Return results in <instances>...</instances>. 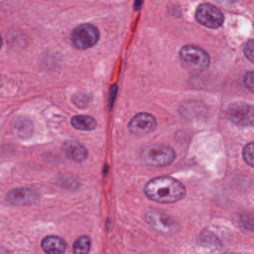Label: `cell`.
I'll list each match as a JSON object with an SVG mask.
<instances>
[{"label": "cell", "mask_w": 254, "mask_h": 254, "mask_svg": "<svg viewBox=\"0 0 254 254\" xmlns=\"http://www.w3.org/2000/svg\"><path fill=\"white\" fill-rule=\"evenodd\" d=\"M144 191L150 199L161 203L176 202L186 195L185 186L171 177L152 179L146 184Z\"/></svg>", "instance_id": "6da1fadb"}, {"label": "cell", "mask_w": 254, "mask_h": 254, "mask_svg": "<svg viewBox=\"0 0 254 254\" xmlns=\"http://www.w3.org/2000/svg\"><path fill=\"white\" fill-rule=\"evenodd\" d=\"M182 64L190 71L199 72L205 70L210 62L208 54L195 46H185L180 51Z\"/></svg>", "instance_id": "7a4b0ae2"}, {"label": "cell", "mask_w": 254, "mask_h": 254, "mask_svg": "<svg viewBox=\"0 0 254 254\" xmlns=\"http://www.w3.org/2000/svg\"><path fill=\"white\" fill-rule=\"evenodd\" d=\"M176 158V153L173 148L161 145L153 144L145 147L141 152L142 161L149 166L164 167L170 165Z\"/></svg>", "instance_id": "3957f363"}, {"label": "cell", "mask_w": 254, "mask_h": 254, "mask_svg": "<svg viewBox=\"0 0 254 254\" xmlns=\"http://www.w3.org/2000/svg\"><path fill=\"white\" fill-rule=\"evenodd\" d=\"M99 40L98 29L91 24H81L71 33V41L78 49L93 47Z\"/></svg>", "instance_id": "277c9868"}, {"label": "cell", "mask_w": 254, "mask_h": 254, "mask_svg": "<svg viewBox=\"0 0 254 254\" xmlns=\"http://www.w3.org/2000/svg\"><path fill=\"white\" fill-rule=\"evenodd\" d=\"M195 19L202 26L210 29H217L223 24V15L220 10L208 3H202L197 7Z\"/></svg>", "instance_id": "5b68a950"}, {"label": "cell", "mask_w": 254, "mask_h": 254, "mask_svg": "<svg viewBox=\"0 0 254 254\" xmlns=\"http://www.w3.org/2000/svg\"><path fill=\"white\" fill-rule=\"evenodd\" d=\"M146 220L154 229L164 234L174 233L178 229V224L172 216L158 210L148 211L146 214Z\"/></svg>", "instance_id": "8992f818"}, {"label": "cell", "mask_w": 254, "mask_h": 254, "mask_svg": "<svg viewBox=\"0 0 254 254\" xmlns=\"http://www.w3.org/2000/svg\"><path fill=\"white\" fill-rule=\"evenodd\" d=\"M253 106L246 103H233L229 106L227 111L229 119L239 126L253 125Z\"/></svg>", "instance_id": "52a82bcc"}, {"label": "cell", "mask_w": 254, "mask_h": 254, "mask_svg": "<svg viewBox=\"0 0 254 254\" xmlns=\"http://www.w3.org/2000/svg\"><path fill=\"white\" fill-rule=\"evenodd\" d=\"M157 121L155 117L149 113H138L136 114L128 124V129L133 135L141 136L151 133L155 130Z\"/></svg>", "instance_id": "ba28073f"}, {"label": "cell", "mask_w": 254, "mask_h": 254, "mask_svg": "<svg viewBox=\"0 0 254 254\" xmlns=\"http://www.w3.org/2000/svg\"><path fill=\"white\" fill-rule=\"evenodd\" d=\"M38 198L37 192L32 189L21 188L12 190L8 193V200L14 205H26L31 204Z\"/></svg>", "instance_id": "9c48e42d"}, {"label": "cell", "mask_w": 254, "mask_h": 254, "mask_svg": "<svg viewBox=\"0 0 254 254\" xmlns=\"http://www.w3.org/2000/svg\"><path fill=\"white\" fill-rule=\"evenodd\" d=\"M63 150L65 155L74 162H82L87 157V150L76 141H67L64 144Z\"/></svg>", "instance_id": "30bf717a"}, {"label": "cell", "mask_w": 254, "mask_h": 254, "mask_svg": "<svg viewBox=\"0 0 254 254\" xmlns=\"http://www.w3.org/2000/svg\"><path fill=\"white\" fill-rule=\"evenodd\" d=\"M42 247L45 252L50 254H60L64 253L66 249V243L64 239L59 236L50 235L43 239Z\"/></svg>", "instance_id": "8fae6325"}, {"label": "cell", "mask_w": 254, "mask_h": 254, "mask_svg": "<svg viewBox=\"0 0 254 254\" xmlns=\"http://www.w3.org/2000/svg\"><path fill=\"white\" fill-rule=\"evenodd\" d=\"M70 124L78 130H93L96 127V121L93 117L87 115H75L70 119Z\"/></svg>", "instance_id": "7c38bea8"}, {"label": "cell", "mask_w": 254, "mask_h": 254, "mask_svg": "<svg viewBox=\"0 0 254 254\" xmlns=\"http://www.w3.org/2000/svg\"><path fill=\"white\" fill-rule=\"evenodd\" d=\"M90 249V238L86 235H82L80 237H78L74 243H73V247L72 250L74 253H87Z\"/></svg>", "instance_id": "4fadbf2b"}, {"label": "cell", "mask_w": 254, "mask_h": 254, "mask_svg": "<svg viewBox=\"0 0 254 254\" xmlns=\"http://www.w3.org/2000/svg\"><path fill=\"white\" fill-rule=\"evenodd\" d=\"M14 129L19 134V136H23V135L30 134V132L32 130V126L29 123V121L21 119V120H18L17 123H15Z\"/></svg>", "instance_id": "5bb4252c"}, {"label": "cell", "mask_w": 254, "mask_h": 254, "mask_svg": "<svg viewBox=\"0 0 254 254\" xmlns=\"http://www.w3.org/2000/svg\"><path fill=\"white\" fill-rule=\"evenodd\" d=\"M253 142L248 143L244 149H243V159L244 161L250 166L253 167L254 166V158H253Z\"/></svg>", "instance_id": "9a60e30c"}, {"label": "cell", "mask_w": 254, "mask_h": 254, "mask_svg": "<svg viewBox=\"0 0 254 254\" xmlns=\"http://www.w3.org/2000/svg\"><path fill=\"white\" fill-rule=\"evenodd\" d=\"M244 54L247 57V59L253 63L254 62V42L253 40L248 41V43L246 44L245 48H244Z\"/></svg>", "instance_id": "2e32d148"}, {"label": "cell", "mask_w": 254, "mask_h": 254, "mask_svg": "<svg viewBox=\"0 0 254 254\" xmlns=\"http://www.w3.org/2000/svg\"><path fill=\"white\" fill-rule=\"evenodd\" d=\"M244 84L245 86L251 91L253 92V86H254V74L253 71L250 70L248 72L245 73L244 75Z\"/></svg>", "instance_id": "e0dca14e"}, {"label": "cell", "mask_w": 254, "mask_h": 254, "mask_svg": "<svg viewBox=\"0 0 254 254\" xmlns=\"http://www.w3.org/2000/svg\"><path fill=\"white\" fill-rule=\"evenodd\" d=\"M1 46H2V39H1V36H0V48H1Z\"/></svg>", "instance_id": "ac0fdd59"}, {"label": "cell", "mask_w": 254, "mask_h": 254, "mask_svg": "<svg viewBox=\"0 0 254 254\" xmlns=\"http://www.w3.org/2000/svg\"><path fill=\"white\" fill-rule=\"evenodd\" d=\"M0 86H1V82H0Z\"/></svg>", "instance_id": "d6986e66"}]
</instances>
